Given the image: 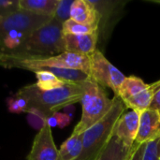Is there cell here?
<instances>
[{"label":"cell","mask_w":160,"mask_h":160,"mask_svg":"<svg viewBox=\"0 0 160 160\" xmlns=\"http://www.w3.org/2000/svg\"><path fill=\"white\" fill-rule=\"evenodd\" d=\"M83 93L84 82H66L63 86L50 91L40 90L36 83L28 84L22 87L16 94L25 99L27 111L37 109L50 117L62 109L81 102Z\"/></svg>","instance_id":"obj_1"},{"label":"cell","mask_w":160,"mask_h":160,"mask_svg":"<svg viewBox=\"0 0 160 160\" xmlns=\"http://www.w3.org/2000/svg\"><path fill=\"white\" fill-rule=\"evenodd\" d=\"M0 67L5 68H21L30 71L44 70L47 68L77 69L90 76V56L74 52H63L51 57L24 56L0 49Z\"/></svg>","instance_id":"obj_2"},{"label":"cell","mask_w":160,"mask_h":160,"mask_svg":"<svg viewBox=\"0 0 160 160\" xmlns=\"http://www.w3.org/2000/svg\"><path fill=\"white\" fill-rule=\"evenodd\" d=\"M123 100L114 96L113 105L108 114L98 124L82 133V149L75 160H98L114 135L115 126L126 112Z\"/></svg>","instance_id":"obj_3"},{"label":"cell","mask_w":160,"mask_h":160,"mask_svg":"<svg viewBox=\"0 0 160 160\" xmlns=\"http://www.w3.org/2000/svg\"><path fill=\"white\" fill-rule=\"evenodd\" d=\"M8 52L37 57H51L66 52L63 23L52 18L47 24L33 32L19 48Z\"/></svg>","instance_id":"obj_4"},{"label":"cell","mask_w":160,"mask_h":160,"mask_svg":"<svg viewBox=\"0 0 160 160\" xmlns=\"http://www.w3.org/2000/svg\"><path fill=\"white\" fill-rule=\"evenodd\" d=\"M82 113L72 135H80L101 121L111 111L113 98L110 99L105 89L92 78L84 82V93L81 100Z\"/></svg>","instance_id":"obj_5"},{"label":"cell","mask_w":160,"mask_h":160,"mask_svg":"<svg viewBox=\"0 0 160 160\" xmlns=\"http://www.w3.org/2000/svg\"><path fill=\"white\" fill-rule=\"evenodd\" d=\"M52 17L19 9L0 16V43L12 31L19 30L33 33L47 24Z\"/></svg>","instance_id":"obj_6"},{"label":"cell","mask_w":160,"mask_h":160,"mask_svg":"<svg viewBox=\"0 0 160 160\" xmlns=\"http://www.w3.org/2000/svg\"><path fill=\"white\" fill-rule=\"evenodd\" d=\"M90 77L103 88H110L117 96L126 76L115 68L103 53L96 50L90 55Z\"/></svg>","instance_id":"obj_7"},{"label":"cell","mask_w":160,"mask_h":160,"mask_svg":"<svg viewBox=\"0 0 160 160\" xmlns=\"http://www.w3.org/2000/svg\"><path fill=\"white\" fill-rule=\"evenodd\" d=\"M58 149L55 146L52 128L46 124L36 135L27 160H57Z\"/></svg>","instance_id":"obj_8"},{"label":"cell","mask_w":160,"mask_h":160,"mask_svg":"<svg viewBox=\"0 0 160 160\" xmlns=\"http://www.w3.org/2000/svg\"><path fill=\"white\" fill-rule=\"evenodd\" d=\"M140 117L141 112H139L131 110L128 112H125L115 126L114 135L128 147H131L135 143L140 126Z\"/></svg>","instance_id":"obj_9"},{"label":"cell","mask_w":160,"mask_h":160,"mask_svg":"<svg viewBox=\"0 0 160 160\" xmlns=\"http://www.w3.org/2000/svg\"><path fill=\"white\" fill-rule=\"evenodd\" d=\"M66 52L91 55L97 50V43L98 39V31L82 34H63Z\"/></svg>","instance_id":"obj_10"},{"label":"cell","mask_w":160,"mask_h":160,"mask_svg":"<svg viewBox=\"0 0 160 160\" xmlns=\"http://www.w3.org/2000/svg\"><path fill=\"white\" fill-rule=\"evenodd\" d=\"M158 135H160L159 113L149 109L141 112L140 126L135 142L138 144L146 143Z\"/></svg>","instance_id":"obj_11"},{"label":"cell","mask_w":160,"mask_h":160,"mask_svg":"<svg viewBox=\"0 0 160 160\" xmlns=\"http://www.w3.org/2000/svg\"><path fill=\"white\" fill-rule=\"evenodd\" d=\"M70 19L82 24L98 27L101 15L90 0H75L71 6Z\"/></svg>","instance_id":"obj_12"},{"label":"cell","mask_w":160,"mask_h":160,"mask_svg":"<svg viewBox=\"0 0 160 160\" xmlns=\"http://www.w3.org/2000/svg\"><path fill=\"white\" fill-rule=\"evenodd\" d=\"M135 145L134 143L131 147H128L113 135L98 160H129Z\"/></svg>","instance_id":"obj_13"},{"label":"cell","mask_w":160,"mask_h":160,"mask_svg":"<svg viewBox=\"0 0 160 160\" xmlns=\"http://www.w3.org/2000/svg\"><path fill=\"white\" fill-rule=\"evenodd\" d=\"M160 85V81L156 82L152 84L149 85V87L139 93L138 95L123 101L127 107V109H130L131 111H136L139 112H142L146 110L149 109L153 96L156 92V90L158 89V87Z\"/></svg>","instance_id":"obj_14"},{"label":"cell","mask_w":160,"mask_h":160,"mask_svg":"<svg viewBox=\"0 0 160 160\" xmlns=\"http://www.w3.org/2000/svg\"><path fill=\"white\" fill-rule=\"evenodd\" d=\"M59 0H19V8L53 18Z\"/></svg>","instance_id":"obj_15"},{"label":"cell","mask_w":160,"mask_h":160,"mask_svg":"<svg viewBox=\"0 0 160 160\" xmlns=\"http://www.w3.org/2000/svg\"><path fill=\"white\" fill-rule=\"evenodd\" d=\"M82 149V134L70 135V137L63 142L58 150L57 160H75L79 158Z\"/></svg>","instance_id":"obj_16"},{"label":"cell","mask_w":160,"mask_h":160,"mask_svg":"<svg viewBox=\"0 0 160 160\" xmlns=\"http://www.w3.org/2000/svg\"><path fill=\"white\" fill-rule=\"evenodd\" d=\"M150 84L145 83L142 79L135 77V76H130V77H126L125 81L121 84L118 94L116 97L120 98L123 101L138 95L139 93L146 90L149 87Z\"/></svg>","instance_id":"obj_17"},{"label":"cell","mask_w":160,"mask_h":160,"mask_svg":"<svg viewBox=\"0 0 160 160\" xmlns=\"http://www.w3.org/2000/svg\"><path fill=\"white\" fill-rule=\"evenodd\" d=\"M44 70L52 72L57 78H59L60 80H62L66 82H71V83H83L91 78L85 72L77 70V69L47 68Z\"/></svg>","instance_id":"obj_18"},{"label":"cell","mask_w":160,"mask_h":160,"mask_svg":"<svg viewBox=\"0 0 160 160\" xmlns=\"http://www.w3.org/2000/svg\"><path fill=\"white\" fill-rule=\"evenodd\" d=\"M37 82L36 85L42 91H50L63 86L66 82L57 78L54 74L47 70H38L35 72Z\"/></svg>","instance_id":"obj_19"},{"label":"cell","mask_w":160,"mask_h":160,"mask_svg":"<svg viewBox=\"0 0 160 160\" xmlns=\"http://www.w3.org/2000/svg\"><path fill=\"white\" fill-rule=\"evenodd\" d=\"M96 31H98V27H96L93 25L82 24L71 19L68 20L67 22L63 23V34L82 35V34H90Z\"/></svg>","instance_id":"obj_20"},{"label":"cell","mask_w":160,"mask_h":160,"mask_svg":"<svg viewBox=\"0 0 160 160\" xmlns=\"http://www.w3.org/2000/svg\"><path fill=\"white\" fill-rule=\"evenodd\" d=\"M26 113H27V122L34 129L39 131L47 124V119L49 117L39 110L29 109L26 112Z\"/></svg>","instance_id":"obj_21"},{"label":"cell","mask_w":160,"mask_h":160,"mask_svg":"<svg viewBox=\"0 0 160 160\" xmlns=\"http://www.w3.org/2000/svg\"><path fill=\"white\" fill-rule=\"evenodd\" d=\"M142 160H160V135L146 142Z\"/></svg>","instance_id":"obj_22"},{"label":"cell","mask_w":160,"mask_h":160,"mask_svg":"<svg viewBox=\"0 0 160 160\" xmlns=\"http://www.w3.org/2000/svg\"><path fill=\"white\" fill-rule=\"evenodd\" d=\"M73 4L72 0H59L53 18L59 22L64 23L70 19V9Z\"/></svg>","instance_id":"obj_23"},{"label":"cell","mask_w":160,"mask_h":160,"mask_svg":"<svg viewBox=\"0 0 160 160\" xmlns=\"http://www.w3.org/2000/svg\"><path fill=\"white\" fill-rule=\"evenodd\" d=\"M8 109L12 113H21L27 112V103L25 99L17 94L7 99Z\"/></svg>","instance_id":"obj_24"},{"label":"cell","mask_w":160,"mask_h":160,"mask_svg":"<svg viewBox=\"0 0 160 160\" xmlns=\"http://www.w3.org/2000/svg\"><path fill=\"white\" fill-rule=\"evenodd\" d=\"M19 0H0V16L19 10Z\"/></svg>","instance_id":"obj_25"},{"label":"cell","mask_w":160,"mask_h":160,"mask_svg":"<svg viewBox=\"0 0 160 160\" xmlns=\"http://www.w3.org/2000/svg\"><path fill=\"white\" fill-rule=\"evenodd\" d=\"M53 114L57 120V127H59L60 128H66L71 122V116H69L67 113H61L58 112H54Z\"/></svg>","instance_id":"obj_26"},{"label":"cell","mask_w":160,"mask_h":160,"mask_svg":"<svg viewBox=\"0 0 160 160\" xmlns=\"http://www.w3.org/2000/svg\"><path fill=\"white\" fill-rule=\"evenodd\" d=\"M135 148L134 151L130 157L129 160H142L143 158V153H144V149H145V145L146 143H142V144H138L135 142Z\"/></svg>","instance_id":"obj_27"},{"label":"cell","mask_w":160,"mask_h":160,"mask_svg":"<svg viewBox=\"0 0 160 160\" xmlns=\"http://www.w3.org/2000/svg\"><path fill=\"white\" fill-rule=\"evenodd\" d=\"M149 110L156 111L160 114V85L158 87V89L156 90V92L153 96Z\"/></svg>","instance_id":"obj_28"},{"label":"cell","mask_w":160,"mask_h":160,"mask_svg":"<svg viewBox=\"0 0 160 160\" xmlns=\"http://www.w3.org/2000/svg\"><path fill=\"white\" fill-rule=\"evenodd\" d=\"M47 125L52 128L54 127H57V120L54 116V114H52L48 119H47Z\"/></svg>","instance_id":"obj_29"},{"label":"cell","mask_w":160,"mask_h":160,"mask_svg":"<svg viewBox=\"0 0 160 160\" xmlns=\"http://www.w3.org/2000/svg\"><path fill=\"white\" fill-rule=\"evenodd\" d=\"M152 2H155V3H158V4H160V0H151Z\"/></svg>","instance_id":"obj_30"}]
</instances>
